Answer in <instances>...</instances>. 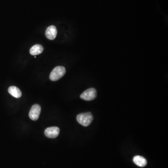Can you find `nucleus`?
I'll list each match as a JSON object with an SVG mask.
<instances>
[{"label": "nucleus", "instance_id": "nucleus-1", "mask_svg": "<svg viewBox=\"0 0 168 168\" xmlns=\"http://www.w3.org/2000/svg\"><path fill=\"white\" fill-rule=\"evenodd\" d=\"M93 115L90 112L80 113L77 116L78 123L84 127L88 126L93 121Z\"/></svg>", "mask_w": 168, "mask_h": 168}, {"label": "nucleus", "instance_id": "nucleus-2", "mask_svg": "<svg viewBox=\"0 0 168 168\" xmlns=\"http://www.w3.org/2000/svg\"><path fill=\"white\" fill-rule=\"evenodd\" d=\"M66 73V69L64 66H58L56 67L51 72L50 75V79L53 81L58 80L65 75Z\"/></svg>", "mask_w": 168, "mask_h": 168}, {"label": "nucleus", "instance_id": "nucleus-3", "mask_svg": "<svg viewBox=\"0 0 168 168\" xmlns=\"http://www.w3.org/2000/svg\"><path fill=\"white\" fill-rule=\"evenodd\" d=\"M97 96V91L94 88L88 89L81 95L80 98L83 100L87 101L94 100Z\"/></svg>", "mask_w": 168, "mask_h": 168}, {"label": "nucleus", "instance_id": "nucleus-4", "mask_svg": "<svg viewBox=\"0 0 168 168\" xmlns=\"http://www.w3.org/2000/svg\"><path fill=\"white\" fill-rule=\"evenodd\" d=\"M41 110V106L39 105H34L30 110L29 113V117L30 119L33 120H37L39 118Z\"/></svg>", "mask_w": 168, "mask_h": 168}, {"label": "nucleus", "instance_id": "nucleus-5", "mask_svg": "<svg viewBox=\"0 0 168 168\" xmlns=\"http://www.w3.org/2000/svg\"><path fill=\"white\" fill-rule=\"evenodd\" d=\"M59 128L57 127H48L45 129V136L50 138H55L59 135Z\"/></svg>", "mask_w": 168, "mask_h": 168}, {"label": "nucleus", "instance_id": "nucleus-6", "mask_svg": "<svg viewBox=\"0 0 168 168\" xmlns=\"http://www.w3.org/2000/svg\"><path fill=\"white\" fill-rule=\"evenodd\" d=\"M57 28L55 26L52 25L49 26L46 30L45 35L48 39L50 40H54L57 35Z\"/></svg>", "mask_w": 168, "mask_h": 168}, {"label": "nucleus", "instance_id": "nucleus-7", "mask_svg": "<svg viewBox=\"0 0 168 168\" xmlns=\"http://www.w3.org/2000/svg\"><path fill=\"white\" fill-rule=\"evenodd\" d=\"M133 162L136 165L141 167H145L147 164L146 159L140 155H136L133 158Z\"/></svg>", "mask_w": 168, "mask_h": 168}, {"label": "nucleus", "instance_id": "nucleus-8", "mask_svg": "<svg viewBox=\"0 0 168 168\" xmlns=\"http://www.w3.org/2000/svg\"><path fill=\"white\" fill-rule=\"evenodd\" d=\"M44 48L41 45H36L33 46L30 50V54L33 56L39 55L43 52Z\"/></svg>", "mask_w": 168, "mask_h": 168}, {"label": "nucleus", "instance_id": "nucleus-9", "mask_svg": "<svg viewBox=\"0 0 168 168\" xmlns=\"http://www.w3.org/2000/svg\"><path fill=\"white\" fill-rule=\"evenodd\" d=\"M8 91L10 95L16 98H19L22 96V92L20 90L15 86L9 87L8 89Z\"/></svg>", "mask_w": 168, "mask_h": 168}]
</instances>
